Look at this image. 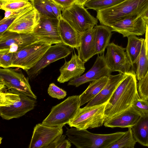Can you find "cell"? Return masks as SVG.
<instances>
[{"mask_svg": "<svg viewBox=\"0 0 148 148\" xmlns=\"http://www.w3.org/2000/svg\"><path fill=\"white\" fill-rule=\"evenodd\" d=\"M140 98L136 74L133 70L131 71L119 85L106 103L104 121L129 109L135 99Z\"/></svg>", "mask_w": 148, "mask_h": 148, "instance_id": "1", "label": "cell"}, {"mask_svg": "<svg viewBox=\"0 0 148 148\" xmlns=\"http://www.w3.org/2000/svg\"><path fill=\"white\" fill-rule=\"evenodd\" d=\"M32 98L11 89L0 91V116L7 120L23 116L34 108L36 102Z\"/></svg>", "mask_w": 148, "mask_h": 148, "instance_id": "2", "label": "cell"}, {"mask_svg": "<svg viewBox=\"0 0 148 148\" xmlns=\"http://www.w3.org/2000/svg\"><path fill=\"white\" fill-rule=\"evenodd\" d=\"M148 8V0H125L115 5L97 11V18L102 25L111 27L126 18L141 16Z\"/></svg>", "mask_w": 148, "mask_h": 148, "instance_id": "3", "label": "cell"}, {"mask_svg": "<svg viewBox=\"0 0 148 148\" xmlns=\"http://www.w3.org/2000/svg\"><path fill=\"white\" fill-rule=\"evenodd\" d=\"M66 135L71 143L77 148H107L125 133L117 132L108 134H93L87 129L66 128Z\"/></svg>", "mask_w": 148, "mask_h": 148, "instance_id": "4", "label": "cell"}, {"mask_svg": "<svg viewBox=\"0 0 148 148\" xmlns=\"http://www.w3.org/2000/svg\"><path fill=\"white\" fill-rule=\"evenodd\" d=\"M80 107L79 95L69 96L53 107L42 123L52 127L64 126L73 118Z\"/></svg>", "mask_w": 148, "mask_h": 148, "instance_id": "5", "label": "cell"}, {"mask_svg": "<svg viewBox=\"0 0 148 148\" xmlns=\"http://www.w3.org/2000/svg\"><path fill=\"white\" fill-rule=\"evenodd\" d=\"M107 103L79 108L68 124L71 127L79 129H92L102 126L104 121L105 110Z\"/></svg>", "mask_w": 148, "mask_h": 148, "instance_id": "6", "label": "cell"}, {"mask_svg": "<svg viewBox=\"0 0 148 148\" xmlns=\"http://www.w3.org/2000/svg\"><path fill=\"white\" fill-rule=\"evenodd\" d=\"M51 45L39 40L14 53L11 67L27 71L36 64Z\"/></svg>", "mask_w": 148, "mask_h": 148, "instance_id": "7", "label": "cell"}, {"mask_svg": "<svg viewBox=\"0 0 148 148\" xmlns=\"http://www.w3.org/2000/svg\"><path fill=\"white\" fill-rule=\"evenodd\" d=\"M62 16L81 34L92 29L98 23V19L92 16L84 6L76 2L69 8L62 11Z\"/></svg>", "mask_w": 148, "mask_h": 148, "instance_id": "8", "label": "cell"}, {"mask_svg": "<svg viewBox=\"0 0 148 148\" xmlns=\"http://www.w3.org/2000/svg\"><path fill=\"white\" fill-rule=\"evenodd\" d=\"M0 82L8 89L21 92L35 100L37 99L31 89L28 78L18 69L0 68Z\"/></svg>", "mask_w": 148, "mask_h": 148, "instance_id": "9", "label": "cell"}, {"mask_svg": "<svg viewBox=\"0 0 148 148\" xmlns=\"http://www.w3.org/2000/svg\"><path fill=\"white\" fill-rule=\"evenodd\" d=\"M71 48L62 43L51 45L36 64L26 71L29 77L35 78L50 64L67 57L72 52Z\"/></svg>", "mask_w": 148, "mask_h": 148, "instance_id": "10", "label": "cell"}, {"mask_svg": "<svg viewBox=\"0 0 148 148\" xmlns=\"http://www.w3.org/2000/svg\"><path fill=\"white\" fill-rule=\"evenodd\" d=\"M105 56L107 65L111 72L118 71L125 74L129 72L132 65L125 48L112 42L106 47Z\"/></svg>", "mask_w": 148, "mask_h": 148, "instance_id": "11", "label": "cell"}, {"mask_svg": "<svg viewBox=\"0 0 148 148\" xmlns=\"http://www.w3.org/2000/svg\"><path fill=\"white\" fill-rule=\"evenodd\" d=\"M41 15L32 5L21 10L7 30L20 34H32Z\"/></svg>", "mask_w": 148, "mask_h": 148, "instance_id": "12", "label": "cell"}, {"mask_svg": "<svg viewBox=\"0 0 148 148\" xmlns=\"http://www.w3.org/2000/svg\"><path fill=\"white\" fill-rule=\"evenodd\" d=\"M59 19L41 16L39 23L32 34L40 41L50 45L62 43L58 29Z\"/></svg>", "mask_w": 148, "mask_h": 148, "instance_id": "13", "label": "cell"}, {"mask_svg": "<svg viewBox=\"0 0 148 148\" xmlns=\"http://www.w3.org/2000/svg\"><path fill=\"white\" fill-rule=\"evenodd\" d=\"M64 125L50 126L38 123L34 127L29 148H47L58 136L62 134Z\"/></svg>", "mask_w": 148, "mask_h": 148, "instance_id": "14", "label": "cell"}, {"mask_svg": "<svg viewBox=\"0 0 148 148\" xmlns=\"http://www.w3.org/2000/svg\"><path fill=\"white\" fill-rule=\"evenodd\" d=\"M39 39L32 34H20L8 30L0 36V50L16 52Z\"/></svg>", "mask_w": 148, "mask_h": 148, "instance_id": "15", "label": "cell"}, {"mask_svg": "<svg viewBox=\"0 0 148 148\" xmlns=\"http://www.w3.org/2000/svg\"><path fill=\"white\" fill-rule=\"evenodd\" d=\"M111 72L107 65L104 55L98 54L92 68L83 75L69 81L68 85L78 87L87 82L108 77Z\"/></svg>", "mask_w": 148, "mask_h": 148, "instance_id": "16", "label": "cell"}, {"mask_svg": "<svg viewBox=\"0 0 148 148\" xmlns=\"http://www.w3.org/2000/svg\"><path fill=\"white\" fill-rule=\"evenodd\" d=\"M110 27L112 31L121 34L123 37L142 35L146 31L145 23L141 16L126 18L114 24Z\"/></svg>", "mask_w": 148, "mask_h": 148, "instance_id": "17", "label": "cell"}, {"mask_svg": "<svg viewBox=\"0 0 148 148\" xmlns=\"http://www.w3.org/2000/svg\"><path fill=\"white\" fill-rule=\"evenodd\" d=\"M84 63L75 53L71 60L65 61L60 68V74L57 78V81L63 83L81 76L85 70Z\"/></svg>", "mask_w": 148, "mask_h": 148, "instance_id": "18", "label": "cell"}, {"mask_svg": "<svg viewBox=\"0 0 148 148\" xmlns=\"http://www.w3.org/2000/svg\"><path fill=\"white\" fill-rule=\"evenodd\" d=\"M110 75L106 85L101 92L85 106L88 107L99 105L108 102L119 85L127 76L129 73Z\"/></svg>", "mask_w": 148, "mask_h": 148, "instance_id": "19", "label": "cell"}, {"mask_svg": "<svg viewBox=\"0 0 148 148\" xmlns=\"http://www.w3.org/2000/svg\"><path fill=\"white\" fill-rule=\"evenodd\" d=\"M141 115L131 106L118 115L104 121L103 125L112 128L132 127L137 122Z\"/></svg>", "mask_w": 148, "mask_h": 148, "instance_id": "20", "label": "cell"}, {"mask_svg": "<svg viewBox=\"0 0 148 148\" xmlns=\"http://www.w3.org/2000/svg\"><path fill=\"white\" fill-rule=\"evenodd\" d=\"M58 29L62 43L76 49L80 46L82 34L74 29L62 17L59 19Z\"/></svg>", "mask_w": 148, "mask_h": 148, "instance_id": "21", "label": "cell"}, {"mask_svg": "<svg viewBox=\"0 0 148 148\" xmlns=\"http://www.w3.org/2000/svg\"><path fill=\"white\" fill-rule=\"evenodd\" d=\"M93 31L96 54H101L110 43L112 31L109 27L103 25H96Z\"/></svg>", "mask_w": 148, "mask_h": 148, "instance_id": "22", "label": "cell"}, {"mask_svg": "<svg viewBox=\"0 0 148 148\" xmlns=\"http://www.w3.org/2000/svg\"><path fill=\"white\" fill-rule=\"evenodd\" d=\"M77 49V55L84 63L96 54L93 29L82 34L80 45Z\"/></svg>", "mask_w": 148, "mask_h": 148, "instance_id": "23", "label": "cell"}, {"mask_svg": "<svg viewBox=\"0 0 148 148\" xmlns=\"http://www.w3.org/2000/svg\"><path fill=\"white\" fill-rule=\"evenodd\" d=\"M108 80L107 76L92 81L86 90L79 95L80 106L89 102L101 92Z\"/></svg>", "mask_w": 148, "mask_h": 148, "instance_id": "24", "label": "cell"}, {"mask_svg": "<svg viewBox=\"0 0 148 148\" xmlns=\"http://www.w3.org/2000/svg\"><path fill=\"white\" fill-rule=\"evenodd\" d=\"M132 129L137 142L143 146L148 147V114L141 115Z\"/></svg>", "mask_w": 148, "mask_h": 148, "instance_id": "25", "label": "cell"}, {"mask_svg": "<svg viewBox=\"0 0 148 148\" xmlns=\"http://www.w3.org/2000/svg\"><path fill=\"white\" fill-rule=\"evenodd\" d=\"M128 42L125 48L126 52L130 60L133 69L134 64L139 56L145 39L139 38L136 36H130L127 37Z\"/></svg>", "mask_w": 148, "mask_h": 148, "instance_id": "26", "label": "cell"}, {"mask_svg": "<svg viewBox=\"0 0 148 148\" xmlns=\"http://www.w3.org/2000/svg\"><path fill=\"white\" fill-rule=\"evenodd\" d=\"M135 64L137 66L136 77L137 80L139 81L145 76L148 71V58L146 54L145 40Z\"/></svg>", "mask_w": 148, "mask_h": 148, "instance_id": "27", "label": "cell"}, {"mask_svg": "<svg viewBox=\"0 0 148 148\" xmlns=\"http://www.w3.org/2000/svg\"><path fill=\"white\" fill-rule=\"evenodd\" d=\"M117 141L109 145L107 148H134L137 142L133 136L132 127Z\"/></svg>", "mask_w": 148, "mask_h": 148, "instance_id": "28", "label": "cell"}, {"mask_svg": "<svg viewBox=\"0 0 148 148\" xmlns=\"http://www.w3.org/2000/svg\"><path fill=\"white\" fill-rule=\"evenodd\" d=\"M41 16L57 18L53 11L50 0H29Z\"/></svg>", "mask_w": 148, "mask_h": 148, "instance_id": "29", "label": "cell"}, {"mask_svg": "<svg viewBox=\"0 0 148 148\" xmlns=\"http://www.w3.org/2000/svg\"><path fill=\"white\" fill-rule=\"evenodd\" d=\"M125 0H91L86 2L84 6L97 11L109 8Z\"/></svg>", "mask_w": 148, "mask_h": 148, "instance_id": "30", "label": "cell"}, {"mask_svg": "<svg viewBox=\"0 0 148 148\" xmlns=\"http://www.w3.org/2000/svg\"><path fill=\"white\" fill-rule=\"evenodd\" d=\"M32 5L29 0L0 2V9L3 10H10L18 11Z\"/></svg>", "mask_w": 148, "mask_h": 148, "instance_id": "31", "label": "cell"}, {"mask_svg": "<svg viewBox=\"0 0 148 148\" xmlns=\"http://www.w3.org/2000/svg\"><path fill=\"white\" fill-rule=\"evenodd\" d=\"M66 136L62 134L57 137L47 148H70L71 145L70 141L66 139Z\"/></svg>", "mask_w": 148, "mask_h": 148, "instance_id": "32", "label": "cell"}, {"mask_svg": "<svg viewBox=\"0 0 148 148\" xmlns=\"http://www.w3.org/2000/svg\"><path fill=\"white\" fill-rule=\"evenodd\" d=\"M138 90L141 99L148 100V71L145 76L139 81Z\"/></svg>", "mask_w": 148, "mask_h": 148, "instance_id": "33", "label": "cell"}, {"mask_svg": "<svg viewBox=\"0 0 148 148\" xmlns=\"http://www.w3.org/2000/svg\"><path fill=\"white\" fill-rule=\"evenodd\" d=\"M13 53L9 50H0V66L3 68L11 67Z\"/></svg>", "mask_w": 148, "mask_h": 148, "instance_id": "34", "label": "cell"}, {"mask_svg": "<svg viewBox=\"0 0 148 148\" xmlns=\"http://www.w3.org/2000/svg\"><path fill=\"white\" fill-rule=\"evenodd\" d=\"M47 91L51 97L58 99L64 98L67 95L66 91L59 87L54 83L49 84Z\"/></svg>", "mask_w": 148, "mask_h": 148, "instance_id": "35", "label": "cell"}, {"mask_svg": "<svg viewBox=\"0 0 148 148\" xmlns=\"http://www.w3.org/2000/svg\"><path fill=\"white\" fill-rule=\"evenodd\" d=\"M132 106L141 115L148 114V100L138 98L134 101Z\"/></svg>", "mask_w": 148, "mask_h": 148, "instance_id": "36", "label": "cell"}, {"mask_svg": "<svg viewBox=\"0 0 148 148\" xmlns=\"http://www.w3.org/2000/svg\"><path fill=\"white\" fill-rule=\"evenodd\" d=\"M22 10L6 19L3 18L0 20V36L2 35L7 30L9 27L18 16L19 12Z\"/></svg>", "mask_w": 148, "mask_h": 148, "instance_id": "37", "label": "cell"}, {"mask_svg": "<svg viewBox=\"0 0 148 148\" xmlns=\"http://www.w3.org/2000/svg\"><path fill=\"white\" fill-rule=\"evenodd\" d=\"M60 7L62 11L66 10L75 2V0H51Z\"/></svg>", "mask_w": 148, "mask_h": 148, "instance_id": "38", "label": "cell"}, {"mask_svg": "<svg viewBox=\"0 0 148 148\" xmlns=\"http://www.w3.org/2000/svg\"><path fill=\"white\" fill-rule=\"evenodd\" d=\"M50 1L53 13L56 17L59 19L62 18V13L61 12V11H62L61 9L59 7L53 2L51 0H50Z\"/></svg>", "mask_w": 148, "mask_h": 148, "instance_id": "39", "label": "cell"}, {"mask_svg": "<svg viewBox=\"0 0 148 148\" xmlns=\"http://www.w3.org/2000/svg\"><path fill=\"white\" fill-rule=\"evenodd\" d=\"M143 18L145 21L146 24L145 35V41L146 54L148 58V18Z\"/></svg>", "mask_w": 148, "mask_h": 148, "instance_id": "40", "label": "cell"}, {"mask_svg": "<svg viewBox=\"0 0 148 148\" xmlns=\"http://www.w3.org/2000/svg\"><path fill=\"white\" fill-rule=\"evenodd\" d=\"M20 11L16 12L10 10L5 11L4 16L3 18L4 19H6Z\"/></svg>", "mask_w": 148, "mask_h": 148, "instance_id": "41", "label": "cell"}, {"mask_svg": "<svg viewBox=\"0 0 148 148\" xmlns=\"http://www.w3.org/2000/svg\"><path fill=\"white\" fill-rule=\"evenodd\" d=\"M87 0H75V2L84 6Z\"/></svg>", "mask_w": 148, "mask_h": 148, "instance_id": "42", "label": "cell"}, {"mask_svg": "<svg viewBox=\"0 0 148 148\" xmlns=\"http://www.w3.org/2000/svg\"><path fill=\"white\" fill-rule=\"evenodd\" d=\"M141 16L143 18H148V8L141 15Z\"/></svg>", "mask_w": 148, "mask_h": 148, "instance_id": "43", "label": "cell"}, {"mask_svg": "<svg viewBox=\"0 0 148 148\" xmlns=\"http://www.w3.org/2000/svg\"><path fill=\"white\" fill-rule=\"evenodd\" d=\"M22 0H0V2H4L11 1H22Z\"/></svg>", "mask_w": 148, "mask_h": 148, "instance_id": "44", "label": "cell"}, {"mask_svg": "<svg viewBox=\"0 0 148 148\" xmlns=\"http://www.w3.org/2000/svg\"><path fill=\"white\" fill-rule=\"evenodd\" d=\"M90 0H87L86 1V2H88V1H90Z\"/></svg>", "mask_w": 148, "mask_h": 148, "instance_id": "45", "label": "cell"}]
</instances>
